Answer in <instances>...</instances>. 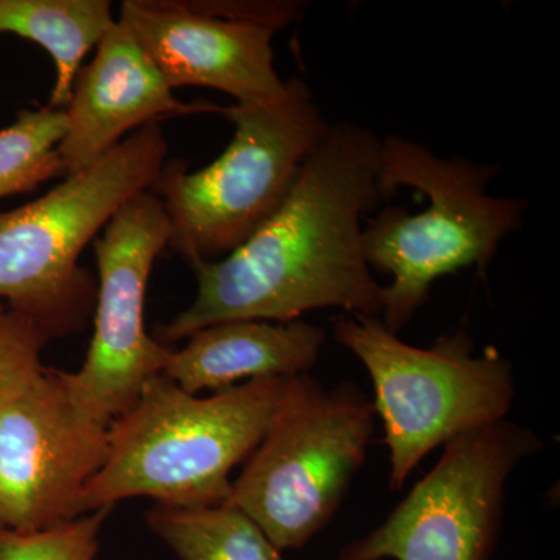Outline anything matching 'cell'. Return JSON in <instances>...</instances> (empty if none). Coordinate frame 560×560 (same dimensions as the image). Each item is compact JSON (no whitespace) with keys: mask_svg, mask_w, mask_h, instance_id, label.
Returning a JSON list of instances; mask_svg holds the SVG:
<instances>
[{"mask_svg":"<svg viewBox=\"0 0 560 560\" xmlns=\"http://www.w3.org/2000/svg\"><path fill=\"white\" fill-rule=\"evenodd\" d=\"M382 139L330 125L289 197L223 259L191 265L197 298L161 331L175 342L224 320L291 323L320 308L378 316L383 285L363 248V219L381 206Z\"/></svg>","mask_w":560,"mask_h":560,"instance_id":"obj_1","label":"cell"},{"mask_svg":"<svg viewBox=\"0 0 560 560\" xmlns=\"http://www.w3.org/2000/svg\"><path fill=\"white\" fill-rule=\"evenodd\" d=\"M291 378H259L202 397L158 374L109 425V451L75 504V517L135 497L156 504L226 503L231 471L264 438Z\"/></svg>","mask_w":560,"mask_h":560,"instance_id":"obj_2","label":"cell"},{"mask_svg":"<svg viewBox=\"0 0 560 560\" xmlns=\"http://www.w3.org/2000/svg\"><path fill=\"white\" fill-rule=\"evenodd\" d=\"M499 165L438 156L412 140L382 139L378 180L383 200L401 187L430 198L418 215L385 208L363 226L364 257L371 270L390 276L383 285L381 319L399 335L430 300L433 283L464 268L485 271L500 243L521 228L525 202L490 197L486 187Z\"/></svg>","mask_w":560,"mask_h":560,"instance_id":"obj_3","label":"cell"},{"mask_svg":"<svg viewBox=\"0 0 560 560\" xmlns=\"http://www.w3.org/2000/svg\"><path fill=\"white\" fill-rule=\"evenodd\" d=\"M167 151L154 121L38 200L0 212V301L50 340L83 330L94 315L97 280L80 267L81 253L124 202L153 186Z\"/></svg>","mask_w":560,"mask_h":560,"instance_id":"obj_4","label":"cell"},{"mask_svg":"<svg viewBox=\"0 0 560 560\" xmlns=\"http://www.w3.org/2000/svg\"><path fill=\"white\" fill-rule=\"evenodd\" d=\"M220 113L235 125L230 147L197 172L165 162L150 187L171 220L168 246L191 265L223 259L270 220L330 128L300 79L278 101Z\"/></svg>","mask_w":560,"mask_h":560,"instance_id":"obj_5","label":"cell"},{"mask_svg":"<svg viewBox=\"0 0 560 560\" xmlns=\"http://www.w3.org/2000/svg\"><path fill=\"white\" fill-rule=\"evenodd\" d=\"M334 335L370 374L394 492L429 453L510 415V360L493 348L477 353L467 331H452L423 349L401 341L378 316L348 315L337 320Z\"/></svg>","mask_w":560,"mask_h":560,"instance_id":"obj_6","label":"cell"},{"mask_svg":"<svg viewBox=\"0 0 560 560\" xmlns=\"http://www.w3.org/2000/svg\"><path fill=\"white\" fill-rule=\"evenodd\" d=\"M375 419L355 383L291 378L224 504L245 512L280 551L301 550L340 510L366 463Z\"/></svg>","mask_w":560,"mask_h":560,"instance_id":"obj_7","label":"cell"},{"mask_svg":"<svg viewBox=\"0 0 560 560\" xmlns=\"http://www.w3.org/2000/svg\"><path fill=\"white\" fill-rule=\"evenodd\" d=\"M540 448L534 431L508 419L447 442L386 521L342 547L337 560H490L508 480Z\"/></svg>","mask_w":560,"mask_h":560,"instance_id":"obj_8","label":"cell"},{"mask_svg":"<svg viewBox=\"0 0 560 560\" xmlns=\"http://www.w3.org/2000/svg\"><path fill=\"white\" fill-rule=\"evenodd\" d=\"M171 235L164 205L149 189L124 202L94 241V337L83 366L66 377L80 404L109 425L161 374L172 350L147 334L143 318L147 283Z\"/></svg>","mask_w":560,"mask_h":560,"instance_id":"obj_9","label":"cell"},{"mask_svg":"<svg viewBox=\"0 0 560 560\" xmlns=\"http://www.w3.org/2000/svg\"><path fill=\"white\" fill-rule=\"evenodd\" d=\"M108 451L109 423L73 396L66 372L46 368L0 407V526L35 533L77 518Z\"/></svg>","mask_w":560,"mask_h":560,"instance_id":"obj_10","label":"cell"},{"mask_svg":"<svg viewBox=\"0 0 560 560\" xmlns=\"http://www.w3.org/2000/svg\"><path fill=\"white\" fill-rule=\"evenodd\" d=\"M119 21L172 90L210 88L237 105L275 102L285 92L268 25L195 13L180 0H125Z\"/></svg>","mask_w":560,"mask_h":560,"instance_id":"obj_11","label":"cell"},{"mask_svg":"<svg viewBox=\"0 0 560 560\" xmlns=\"http://www.w3.org/2000/svg\"><path fill=\"white\" fill-rule=\"evenodd\" d=\"M73 83L66 113V135L57 153L66 175L91 167L116 149L127 132L176 114L220 110L187 105L173 95L135 35L119 20L95 47Z\"/></svg>","mask_w":560,"mask_h":560,"instance_id":"obj_12","label":"cell"},{"mask_svg":"<svg viewBox=\"0 0 560 560\" xmlns=\"http://www.w3.org/2000/svg\"><path fill=\"white\" fill-rule=\"evenodd\" d=\"M171 350L162 375L190 394L232 388L237 382L293 378L319 360L326 331L305 320L237 319L195 331Z\"/></svg>","mask_w":560,"mask_h":560,"instance_id":"obj_13","label":"cell"},{"mask_svg":"<svg viewBox=\"0 0 560 560\" xmlns=\"http://www.w3.org/2000/svg\"><path fill=\"white\" fill-rule=\"evenodd\" d=\"M114 22L108 0H0V35L33 40L55 62L54 109L68 106L83 58Z\"/></svg>","mask_w":560,"mask_h":560,"instance_id":"obj_14","label":"cell"},{"mask_svg":"<svg viewBox=\"0 0 560 560\" xmlns=\"http://www.w3.org/2000/svg\"><path fill=\"white\" fill-rule=\"evenodd\" d=\"M147 522L179 560H282V551L260 526L230 504H156L147 514Z\"/></svg>","mask_w":560,"mask_h":560,"instance_id":"obj_15","label":"cell"},{"mask_svg":"<svg viewBox=\"0 0 560 560\" xmlns=\"http://www.w3.org/2000/svg\"><path fill=\"white\" fill-rule=\"evenodd\" d=\"M65 109H24L0 130V198L27 194L66 175L57 153L66 135Z\"/></svg>","mask_w":560,"mask_h":560,"instance_id":"obj_16","label":"cell"},{"mask_svg":"<svg viewBox=\"0 0 560 560\" xmlns=\"http://www.w3.org/2000/svg\"><path fill=\"white\" fill-rule=\"evenodd\" d=\"M109 512L105 508L35 533L0 526V560H94Z\"/></svg>","mask_w":560,"mask_h":560,"instance_id":"obj_17","label":"cell"},{"mask_svg":"<svg viewBox=\"0 0 560 560\" xmlns=\"http://www.w3.org/2000/svg\"><path fill=\"white\" fill-rule=\"evenodd\" d=\"M49 341L35 320L0 301V407L43 374Z\"/></svg>","mask_w":560,"mask_h":560,"instance_id":"obj_18","label":"cell"}]
</instances>
